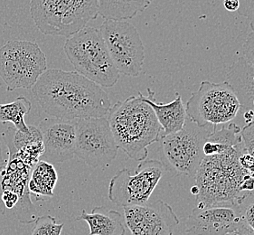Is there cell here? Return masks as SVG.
Masks as SVG:
<instances>
[{
  "label": "cell",
  "instance_id": "cell-1",
  "mask_svg": "<svg viewBox=\"0 0 254 235\" xmlns=\"http://www.w3.org/2000/svg\"><path fill=\"white\" fill-rule=\"evenodd\" d=\"M31 90L45 113L64 120L103 118L112 108L102 86L77 72L47 69Z\"/></svg>",
  "mask_w": 254,
  "mask_h": 235
},
{
  "label": "cell",
  "instance_id": "cell-2",
  "mask_svg": "<svg viewBox=\"0 0 254 235\" xmlns=\"http://www.w3.org/2000/svg\"><path fill=\"white\" fill-rule=\"evenodd\" d=\"M244 151L243 142L225 153L203 158L194 177L198 188L196 208L218 205L241 207L251 199L240 189L244 176L249 174L239 164L240 155Z\"/></svg>",
  "mask_w": 254,
  "mask_h": 235
},
{
  "label": "cell",
  "instance_id": "cell-3",
  "mask_svg": "<svg viewBox=\"0 0 254 235\" xmlns=\"http://www.w3.org/2000/svg\"><path fill=\"white\" fill-rule=\"evenodd\" d=\"M107 119L118 148L137 161L147 159V148L162 136V128L155 113L139 93L115 103Z\"/></svg>",
  "mask_w": 254,
  "mask_h": 235
},
{
  "label": "cell",
  "instance_id": "cell-4",
  "mask_svg": "<svg viewBox=\"0 0 254 235\" xmlns=\"http://www.w3.org/2000/svg\"><path fill=\"white\" fill-rule=\"evenodd\" d=\"M64 50L76 72L90 81L106 88L119 81L120 72L99 29L85 26L67 39Z\"/></svg>",
  "mask_w": 254,
  "mask_h": 235
},
{
  "label": "cell",
  "instance_id": "cell-5",
  "mask_svg": "<svg viewBox=\"0 0 254 235\" xmlns=\"http://www.w3.org/2000/svg\"><path fill=\"white\" fill-rule=\"evenodd\" d=\"M31 16L46 36L69 38L99 15L98 0H31Z\"/></svg>",
  "mask_w": 254,
  "mask_h": 235
},
{
  "label": "cell",
  "instance_id": "cell-6",
  "mask_svg": "<svg viewBox=\"0 0 254 235\" xmlns=\"http://www.w3.org/2000/svg\"><path fill=\"white\" fill-rule=\"evenodd\" d=\"M46 70V54L36 42L12 40L0 48V77L7 91L32 89Z\"/></svg>",
  "mask_w": 254,
  "mask_h": 235
},
{
  "label": "cell",
  "instance_id": "cell-7",
  "mask_svg": "<svg viewBox=\"0 0 254 235\" xmlns=\"http://www.w3.org/2000/svg\"><path fill=\"white\" fill-rule=\"evenodd\" d=\"M241 111L233 88L226 82L203 81L186 105L188 118L199 127L225 125L232 122Z\"/></svg>",
  "mask_w": 254,
  "mask_h": 235
},
{
  "label": "cell",
  "instance_id": "cell-8",
  "mask_svg": "<svg viewBox=\"0 0 254 235\" xmlns=\"http://www.w3.org/2000/svg\"><path fill=\"white\" fill-rule=\"evenodd\" d=\"M166 169L159 160L145 159L137 166L134 175L127 169L119 170L109 184L108 198L122 207L147 204Z\"/></svg>",
  "mask_w": 254,
  "mask_h": 235
},
{
  "label": "cell",
  "instance_id": "cell-9",
  "mask_svg": "<svg viewBox=\"0 0 254 235\" xmlns=\"http://www.w3.org/2000/svg\"><path fill=\"white\" fill-rule=\"evenodd\" d=\"M217 127H199L187 118L183 128L160 138L168 165L178 172L194 178L203 161V145Z\"/></svg>",
  "mask_w": 254,
  "mask_h": 235
},
{
  "label": "cell",
  "instance_id": "cell-10",
  "mask_svg": "<svg viewBox=\"0 0 254 235\" xmlns=\"http://www.w3.org/2000/svg\"><path fill=\"white\" fill-rule=\"evenodd\" d=\"M100 31L120 74L139 76L145 61V47L137 28L127 21L105 20Z\"/></svg>",
  "mask_w": 254,
  "mask_h": 235
},
{
  "label": "cell",
  "instance_id": "cell-11",
  "mask_svg": "<svg viewBox=\"0 0 254 235\" xmlns=\"http://www.w3.org/2000/svg\"><path fill=\"white\" fill-rule=\"evenodd\" d=\"M118 148L107 118H88L76 121L75 156L92 169H105L117 157Z\"/></svg>",
  "mask_w": 254,
  "mask_h": 235
},
{
  "label": "cell",
  "instance_id": "cell-12",
  "mask_svg": "<svg viewBox=\"0 0 254 235\" xmlns=\"http://www.w3.org/2000/svg\"><path fill=\"white\" fill-rule=\"evenodd\" d=\"M123 213L131 235H173L179 224L172 207L161 200L123 207Z\"/></svg>",
  "mask_w": 254,
  "mask_h": 235
},
{
  "label": "cell",
  "instance_id": "cell-13",
  "mask_svg": "<svg viewBox=\"0 0 254 235\" xmlns=\"http://www.w3.org/2000/svg\"><path fill=\"white\" fill-rule=\"evenodd\" d=\"M244 225L241 207L218 205L203 209L194 207L186 223L184 235H226Z\"/></svg>",
  "mask_w": 254,
  "mask_h": 235
},
{
  "label": "cell",
  "instance_id": "cell-14",
  "mask_svg": "<svg viewBox=\"0 0 254 235\" xmlns=\"http://www.w3.org/2000/svg\"><path fill=\"white\" fill-rule=\"evenodd\" d=\"M77 120L45 118L39 123L44 154L41 160L48 163H63L75 156Z\"/></svg>",
  "mask_w": 254,
  "mask_h": 235
},
{
  "label": "cell",
  "instance_id": "cell-15",
  "mask_svg": "<svg viewBox=\"0 0 254 235\" xmlns=\"http://www.w3.org/2000/svg\"><path fill=\"white\" fill-rule=\"evenodd\" d=\"M143 101L147 103L155 113L160 127L162 128V137L178 132L183 128L187 120L186 106L184 105L181 95L176 92L175 99L168 103H157L155 92L147 89V96L138 92Z\"/></svg>",
  "mask_w": 254,
  "mask_h": 235
},
{
  "label": "cell",
  "instance_id": "cell-16",
  "mask_svg": "<svg viewBox=\"0 0 254 235\" xmlns=\"http://www.w3.org/2000/svg\"><path fill=\"white\" fill-rule=\"evenodd\" d=\"M226 83L233 88L239 101L241 110H253L254 100V67L244 60L242 57L234 61L229 68ZM254 111V110H253Z\"/></svg>",
  "mask_w": 254,
  "mask_h": 235
},
{
  "label": "cell",
  "instance_id": "cell-17",
  "mask_svg": "<svg viewBox=\"0 0 254 235\" xmlns=\"http://www.w3.org/2000/svg\"><path fill=\"white\" fill-rule=\"evenodd\" d=\"M81 220L89 225V235H124L126 232L122 215L103 206L94 207L91 213L83 210L76 218V221Z\"/></svg>",
  "mask_w": 254,
  "mask_h": 235
},
{
  "label": "cell",
  "instance_id": "cell-18",
  "mask_svg": "<svg viewBox=\"0 0 254 235\" xmlns=\"http://www.w3.org/2000/svg\"><path fill=\"white\" fill-rule=\"evenodd\" d=\"M241 128L235 123L230 122L223 127L214 129L203 145L204 157L220 155L243 143Z\"/></svg>",
  "mask_w": 254,
  "mask_h": 235
},
{
  "label": "cell",
  "instance_id": "cell-19",
  "mask_svg": "<svg viewBox=\"0 0 254 235\" xmlns=\"http://www.w3.org/2000/svg\"><path fill=\"white\" fill-rule=\"evenodd\" d=\"M149 5L146 0H98L99 15L105 20L131 19L146 10Z\"/></svg>",
  "mask_w": 254,
  "mask_h": 235
},
{
  "label": "cell",
  "instance_id": "cell-20",
  "mask_svg": "<svg viewBox=\"0 0 254 235\" xmlns=\"http://www.w3.org/2000/svg\"><path fill=\"white\" fill-rule=\"evenodd\" d=\"M57 173L53 164L39 160L31 172L28 189L37 200L54 196V189L57 183Z\"/></svg>",
  "mask_w": 254,
  "mask_h": 235
},
{
  "label": "cell",
  "instance_id": "cell-21",
  "mask_svg": "<svg viewBox=\"0 0 254 235\" xmlns=\"http://www.w3.org/2000/svg\"><path fill=\"white\" fill-rule=\"evenodd\" d=\"M32 103L24 96L16 98L14 102L0 104V122H11L18 131L29 132V127L25 122V116L30 113Z\"/></svg>",
  "mask_w": 254,
  "mask_h": 235
},
{
  "label": "cell",
  "instance_id": "cell-22",
  "mask_svg": "<svg viewBox=\"0 0 254 235\" xmlns=\"http://www.w3.org/2000/svg\"><path fill=\"white\" fill-rule=\"evenodd\" d=\"M64 224H57L51 215H42L35 220L31 235H61Z\"/></svg>",
  "mask_w": 254,
  "mask_h": 235
},
{
  "label": "cell",
  "instance_id": "cell-23",
  "mask_svg": "<svg viewBox=\"0 0 254 235\" xmlns=\"http://www.w3.org/2000/svg\"><path fill=\"white\" fill-rule=\"evenodd\" d=\"M241 136L245 151L254 158V120L244 126L241 130Z\"/></svg>",
  "mask_w": 254,
  "mask_h": 235
},
{
  "label": "cell",
  "instance_id": "cell-24",
  "mask_svg": "<svg viewBox=\"0 0 254 235\" xmlns=\"http://www.w3.org/2000/svg\"><path fill=\"white\" fill-rule=\"evenodd\" d=\"M237 13L249 20L250 27L254 33V0H242Z\"/></svg>",
  "mask_w": 254,
  "mask_h": 235
},
{
  "label": "cell",
  "instance_id": "cell-25",
  "mask_svg": "<svg viewBox=\"0 0 254 235\" xmlns=\"http://www.w3.org/2000/svg\"><path fill=\"white\" fill-rule=\"evenodd\" d=\"M241 210L244 225L249 227L254 233V197L251 198L243 206H241Z\"/></svg>",
  "mask_w": 254,
  "mask_h": 235
},
{
  "label": "cell",
  "instance_id": "cell-26",
  "mask_svg": "<svg viewBox=\"0 0 254 235\" xmlns=\"http://www.w3.org/2000/svg\"><path fill=\"white\" fill-rule=\"evenodd\" d=\"M242 56L245 61L254 67V33H251L242 46Z\"/></svg>",
  "mask_w": 254,
  "mask_h": 235
},
{
  "label": "cell",
  "instance_id": "cell-27",
  "mask_svg": "<svg viewBox=\"0 0 254 235\" xmlns=\"http://www.w3.org/2000/svg\"><path fill=\"white\" fill-rule=\"evenodd\" d=\"M239 164L242 169L254 177V158L253 156L244 151L240 155Z\"/></svg>",
  "mask_w": 254,
  "mask_h": 235
},
{
  "label": "cell",
  "instance_id": "cell-28",
  "mask_svg": "<svg viewBox=\"0 0 254 235\" xmlns=\"http://www.w3.org/2000/svg\"><path fill=\"white\" fill-rule=\"evenodd\" d=\"M224 8L229 12H237L240 7L239 0H224Z\"/></svg>",
  "mask_w": 254,
  "mask_h": 235
},
{
  "label": "cell",
  "instance_id": "cell-29",
  "mask_svg": "<svg viewBox=\"0 0 254 235\" xmlns=\"http://www.w3.org/2000/svg\"><path fill=\"white\" fill-rule=\"evenodd\" d=\"M244 121H245V125L249 124V123L254 121V111L253 110H248L245 111L244 113Z\"/></svg>",
  "mask_w": 254,
  "mask_h": 235
},
{
  "label": "cell",
  "instance_id": "cell-30",
  "mask_svg": "<svg viewBox=\"0 0 254 235\" xmlns=\"http://www.w3.org/2000/svg\"><path fill=\"white\" fill-rule=\"evenodd\" d=\"M236 233L237 235H254V232L245 225H243Z\"/></svg>",
  "mask_w": 254,
  "mask_h": 235
},
{
  "label": "cell",
  "instance_id": "cell-31",
  "mask_svg": "<svg viewBox=\"0 0 254 235\" xmlns=\"http://www.w3.org/2000/svg\"><path fill=\"white\" fill-rule=\"evenodd\" d=\"M5 164H6V161H5V159L3 158L2 145H1V141H0V174H1V172L3 171V169H5Z\"/></svg>",
  "mask_w": 254,
  "mask_h": 235
},
{
  "label": "cell",
  "instance_id": "cell-32",
  "mask_svg": "<svg viewBox=\"0 0 254 235\" xmlns=\"http://www.w3.org/2000/svg\"><path fill=\"white\" fill-rule=\"evenodd\" d=\"M226 235H237V233H236V232H234V233H230V234Z\"/></svg>",
  "mask_w": 254,
  "mask_h": 235
},
{
  "label": "cell",
  "instance_id": "cell-33",
  "mask_svg": "<svg viewBox=\"0 0 254 235\" xmlns=\"http://www.w3.org/2000/svg\"><path fill=\"white\" fill-rule=\"evenodd\" d=\"M146 1H147V2H149V3L151 4V2H152L153 0H146Z\"/></svg>",
  "mask_w": 254,
  "mask_h": 235
}]
</instances>
